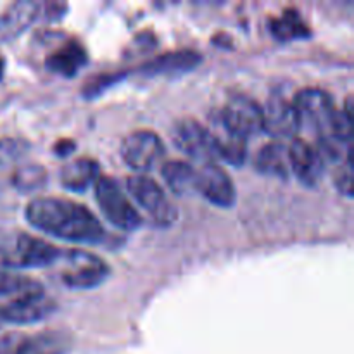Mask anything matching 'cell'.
Segmentation results:
<instances>
[{
    "label": "cell",
    "instance_id": "19",
    "mask_svg": "<svg viewBox=\"0 0 354 354\" xmlns=\"http://www.w3.org/2000/svg\"><path fill=\"white\" fill-rule=\"evenodd\" d=\"M256 169L263 175L279 176L287 180L290 176V162H289V147L282 142H270L263 145L261 151L256 156Z\"/></svg>",
    "mask_w": 354,
    "mask_h": 354
},
{
    "label": "cell",
    "instance_id": "28",
    "mask_svg": "<svg viewBox=\"0 0 354 354\" xmlns=\"http://www.w3.org/2000/svg\"><path fill=\"white\" fill-rule=\"evenodd\" d=\"M23 335L19 334H6L0 337V354H16L19 348Z\"/></svg>",
    "mask_w": 354,
    "mask_h": 354
},
{
    "label": "cell",
    "instance_id": "8",
    "mask_svg": "<svg viewBox=\"0 0 354 354\" xmlns=\"http://www.w3.org/2000/svg\"><path fill=\"white\" fill-rule=\"evenodd\" d=\"M294 107L299 114L301 124L306 123L313 127L320 137L330 133L332 121L337 113L330 93L322 88H304L296 95Z\"/></svg>",
    "mask_w": 354,
    "mask_h": 354
},
{
    "label": "cell",
    "instance_id": "29",
    "mask_svg": "<svg viewBox=\"0 0 354 354\" xmlns=\"http://www.w3.org/2000/svg\"><path fill=\"white\" fill-rule=\"evenodd\" d=\"M75 149H76V144L73 140H69V138H61V140L54 145V152L55 156H59V158L69 156L71 152H75Z\"/></svg>",
    "mask_w": 354,
    "mask_h": 354
},
{
    "label": "cell",
    "instance_id": "23",
    "mask_svg": "<svg viewBox=\"0 0 354 354\" xmlns=\"http://www.w3.org/2000/svg\"><path fill=\"white\" fill-rule=\"evenodd\" d=\"M38 290H44V286L38 280L21 275L16 270L0 265V296L17 297L30 292H38Z\"/></svg>",
    "mask_w": 354,
    "mask_h": 354
},
{
    "label": "cell",
    "instance_id": "5",
    "mask_svg": "<svg viewBox=\"0 0 354 354\" xmlns=\"http://www.w3.org/2000/svg\"><path fill=\"white\" fill-rule=\"evenodd\" d=\"M166 149L158 133L151 130L131 131L121 142L120 154L124 165L138 171V175L151 171L161 162Z\"/></svg>",
    "mask_w": 354,
    "mask_h": 354
},
{
    "label": "cell",
    "instance_id": "21",
    "mask_svg": "<svg viewBox=\"0 0 354 354\" xmlns=\"http://www.w3.org/2000/svg\"><path fill=\"white\" fill-rule=\"evenodd\" d=\"M41 10V3L37 2H16L10 6L6 16L0 23V31L3 37H16L21 31L26 30L31 23L38 17Z\"/></svg>",
    "mask_w": 354,
    "mask_h": 354
},
{
    "label": "cell",
    "instance_id": "31",
    "mask_svg": "<svg viewBox=\"0 0 354 354\" xmlns=\"http://www.w3.org/2000/svg\"><path fill=\"white\" fill-rule=\"evenodd\" d=\"M6 325V320H3V315H2V308H0V328Z\"/></svg>",
    "mask_w": 354,
    "mask_h": 354
},
{
    "label": "cell",
    "instance_id": "22",
    "mask_svg": "<svg viewBox=\"0 0 354 354\" xmlns=\"http://www.w3.org/2000/svg\"><path fill=\"white\" fill-rule=\"evenodd\" d=\"M197 168L187 161H168L162 166V178L176 196H185L196 189Z\"/></svg>",
    "mask_w": 354,
    "mask_h": 354
},
{
    "label": "cell",
    "instance_id": "18",
    "mask_svg": "<svg viewBox=\"0 0 354 354\" xmlns=\"http://www.w3.org/2000/svg\"><path fill=\"white\" fill-rule=\"evenodd\" d=\"M99 176V162L90 158L75 159L61 169V183L73 192H85Z\"/></svg>",
    "mask_w": 354,
    "mask_h": 354
},
{
    "label": "cell",
    "instance_id": "1",
    "mask_svg": "<svg viewBox=\"0 0 354 354\" xmlns=\"http://www.w3.org/2000/svg\"><path fill=\"white\" fill-rule=\"evenodd\" d=\"M26 220L44 234L76 244H100L107 235L92 211L83 204L59 197L31 201L26 206Z\"/></svg>",
    "mask_w": 354,
    "mask_h": 354
},
{
    "label": "cell",
    "instance_id": "4",
    "mask_svg": "<svg viewBox=\"0 0 354 354\" xmlns=\"http://www.w3.org/2000/svg\"><path fill=\"white\" fill-rule=\"evenodd\" d=\"M95 185V201L109 223L124 232H133L142 227V216L137 207L123 194L116 180L111 176H99Z\"/></svg>",
    "mask_w": 354,
    "mask_h": 354
},
{
    "label": "cell",
    "instance_id": "15",
    "mask_svg": "<svg viewBox=\"0 0 354 354\" xmlns=\"http://www.w3.org/2000/svg\"><path fill=\"white\" fill-rule=\"evenodd\" d=\"M86 64H88V52L85 45L78 40H68L45 59L48 71L66 76V78L76 76L80 69L85 68Z\"/></svg>",
    "mask_w": 354,
    "mask_h": 354
},
{
    "label": "cell",
    "instance_id": "12",
    "mask_svg": "<svg viewBox=\"0 0 354 354\" xmlns=\"http://www.w3.org/2000/svg\"><path fill=\"white\" fill-rule=\"evenodd\" d=\"M299 128L301 120L294 102H289L286 97H270L263 107V130L275 138H294Z\"/></svg>",
    "mask_w": 354,
    "mask_h": 354
},
{
    "label": "cell",
    "instance_id": "6",
    "mask_svg": "<svg viewBox=\"0 0 354 354\" xmlns=\"http://www.w3.org/2000/svg\"><path fill=\"white\" fill-rule=\"evenodd\" d=\"M127 189L130 196L137 201L138 206L144 207L152 220L161 227H169L176 220V209L169 199L166 197L165 190L158 185L156 180L147 175L128 176Z\"/></svg>",
    "mask_w": 354,
    "mask_h": 354
},
{
    "label": "cell",
    "instance_id": "26",
    "mask_svg": "<svg viewBox=\"0 0 354 354\" xmlns=\"http://www.w3.org/2000/svg\"><path fill=\"white\" fill-rule=\"evenodd\" d=\"M353 158L339 162L334 169V185L339 194L346 197H353Z\"/></svg>",
    "mask_w": 354,
    "mask_h": 354
},
{
    "label": "cell",
    "instance_id": "17",
    "mask_svg": "<svg viewBox=\"0 0 354 354\" xmlns=\"http://www.w3.org/2000/svg\"><path fill=\"white\" fill-rule=\"evenodd\" d=\"M73 335L66 330H44L40 334L23 337L16 354H69L73 349Z\"/></svg>",
    "mask_w": 354,
    "mask_h": 354
},
{
    "label": "cell",
    "instance_id": "14",
    "mask_svg": "<svg viewBox=\"0 0 354 354\" xmlns=\"http://www.w3.org/2000/svg\"><path fill=\"white\" fill-rule=\"evenodd\" d=\"M211 137H213L216 158L223 159L232 166H242L248 158V138L241 137L239 133L232 131L227 124L221 121L220 114L211 118V127H207Z\"/></svg>",
    "mask_w": 354,
    "mask_h": 354
},
{
    "label": "cell",
    "instance_id": "10",
    "mask_svg": "<svg viewBox=\"0 0 354 354\" xmlns=\"http://www.w3.org/2000/svg\"><path fill=\"white\" fill-rule=\"evenodd\" d=\"M0 308H2L6 324L31 325L54 315L57 311V303L50 296H47L45 290H38V292L14 297L10 303Z\"/></svg>",
    "mask_w": 354,
    "mask_h": 354
},
{
    "label": "cell",
    "instance_id": "3",
    "mask_svg": "<svg viewBox=\"0 0 354 354\" xmlns=\"http://www.w3.org/2000/svg\"><path fill=\"white\" fill-rule=\"evenodd\" d=\"M57 263L61 265V280L66 287L76 290H90L106 282L109 266L99 256L82 249L61 251Z\"/></svg>",
    "mask_w": 354,
    "mask_h": 354
},
{
    "label": "cell",
    "instance_id": "11",
    "mask_svg": "<svg viewBox=\"0 0 354 354\" xmlns=\"http://www.w3.org/2000/svg\"><path fill=\"white\" fill-rule=\"evenodd\" d=\"M218 114L232 131L244 138L263 131V107L248 95H234Z\"/></svg>",
    "mask_w": 354,
    "mask_h": 354
},
{
    "label": "cell",
    "instance_id": "24",
    "mask_svg": "<svg viewBox=\"0 0 354 354\" xmlns=\"http://www.w3.org/2000/svg\"><path fill=\"white\" fill-rule=\"evenodd\" d=\"M47 182V171L41 165H24L12 173V185L19 192H35Z\"/></svg>",
    "mask_w": 354,
    "mask_h": 354
},
{
    "label": "cell",
    "instance_id": "9",
    "mask_svg": "<svg viewBox=\"0 0 354 354\" xmlns=\"http://www.w3.org/2000/svg\"><path fill=\"white\" fill-rule=\"evenodd\" d=\"M196 192H199L204 199L209 201L214 206L228 209L237 201L235 185L228 173L216 162H206L197 168Z\"/></svg>",
    "mask_w": 354,
    "mask_h": 354
},
{
    "label": "cell",
    "instance_id": "2",
    "mask_svg": "<svg viewBox=\"0 0 354 354\" xmlns=\"http://www.w3.org/2000/svg\"><path fill=\"white\" fill-rule=\"evenodd\" d=\"M61 249L24 232L0 230V259L7 268H45L55 265Z\"/></svg>",
    "mask_w": 354,
    "mask_h": 354
},
{
    "label": "cell",
    "instance_id": "25",
    "mask_svg": "<svg viewBox=\"0 0 354 354\" xmlns=\"http://www.w3.org/2000/svg\"><path fill=\"white\" fill-rule=\"evenodd\" d=\"M30 151V144L24 138L17 137H2L0 138V166L14 165L26 156Z\"/></svg>",
    "mask_w": 354,
    "mask_h": 354
},
{
    "label": "cell",
    "instance_id": "30",
    "mask_svg": "<svg viewBox=\"0 0 354 354\" xmlns=\"http://www.w3.org/2000/svg\"><path fill=\"white\" fill-rule=\"evenodd\" d=\"M3 68H6V61L0 57V78H2V75H3Z\"/></svg>",
    "mask_w": 354,
    "mask_h": 354
},
{
    "label": "cell",
    "instance_id": "16",
    "mask_svg": "<svg viewBox=\"0 0 354 354\" xmlns=\"http://www.w3.org/2000/svg\"><path fill=\"white\" fill-rule=\"evenodd\" d=\"M201 55L194 50H176L162 54L138 68V73L145 76L158 75H180L194 71L201 64Z\"/></svg>",
    "mask_w": 354,
    "mask_h": 354
},
{
    "label": "cell",
    "instance_id": "20",
    "mask_svg": "<svg viewBox=\"0 0 354 354\" xmlns=\"http://www.w3.org/2000/svg\"><path fill=\"white\" fill-rule=\"evenodd\" d=\"M270 31L280 41L303 40L311 37V30L296 9H286L279 17L270 19Z\"/></svg>",
    "mask_w": 354,
    "mask_h": 354
},
{
    "label": "cell",
    "instance_id": "27",
    "mask_svg": "<svg viewBox=\"0 0 354 354\" xmlns=\"http://www.w3.org/2000/svg\"><path fill=\"white\" fill-rule=\"evenodd\" d=\"M121 78H123L121 75H100L97 76V78H90L88 82H86L85 88H83V93L86 95V99H95V97L100 95L107 86L120 82Z\"/></svg>",
    "mask_w": 354,
    "mask_h": 354
},
{
    "label": "cell",
    "instance_id": "13",
    "mask_svg": "<svg viewBox=\"0 0 354 354\" xmlns=\"http://www.w3.org/2000/svg\"><path fill=\"white\" fill-rule=\"evenodd\" d=\"M290 173L297 176L303 185L317 187L325 171V162L318 149L303 138H294L289 147Z\"/></svg>",
    "mask_w": 354,
    "mask_h": 354
},
{
    "label": "cell",
    "instance_id": "7",
    "mask_svg": "<svg viewBox=\"0 0 354 354\" xmlns=\"http://www.w3.org/2000/svg\"><path fill=\"white\" fill-rule=\"evenodd\" d=\"M173 144L190 156L192 159L199 161L201 165L206 162H214L216 159V151H214L213 137H211L207 127L201 124L192 118H183L173 124L171 130Z\"/></svg>",
    "mask_w": 354,
    "mask_h": 354
}]
</instances>
